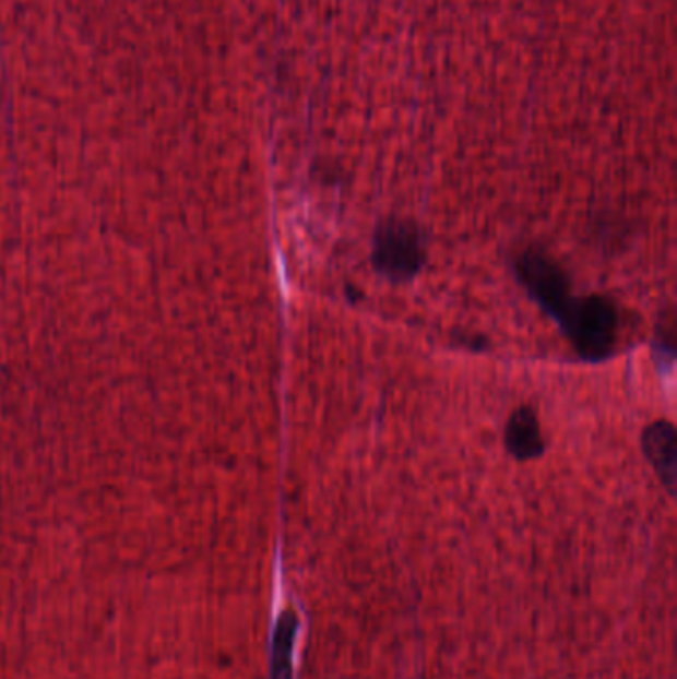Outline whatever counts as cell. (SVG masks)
I'll list each match as a JSON object with an SVG mask.
<instances>
[{
  "label": "cell",
  "instance_id": "cell-1",
  "mask_svg": "<svg viewBox=\"0 0 677 679\" xmlns=\"http://www.w3.org/2000/svg\"><path fill=\"white\" fill-rule=\"evenodd\" d=\"M584 360L608 358L618 340V310L606 296L570 298L557 318Z\"/></svg>",
  "mask_w": 677,
  "mask_h": 679
},
{
  "label": "cell",
  "instance_id": "cell-2",
  "mask_svg": "<svg viewBox=\"0 0 677 679\" xmlns=\"http://www.w3.org/2000/svg\"><path fill=\"white\" fill-rule=\"evenodd\" d=\"M373 269L392 283H407L426 263L424 237L407 219H388L373 233Z\"/></svg>",
  "mask_w": 677,
  "mask_h": 679
},
{
  "label": "cell",
  "instance_id": "cell-3",
  "mask_svg": "<svg viewBox=\"0 0 677 679\" xmlns=\"http://www.w3.org/2000/svg\"><path fill=\"white\" fill-rule=\"evenodd\" d=\"M516 274L524 288L548 314L560 317L570 296L567 273L546 252L528 249L516 259Z\"/></svg>",
  "mask_w": 677,
  "mask_h": 679
},
{
  "label": "cell",
  "instance_id": "cell-4",
  "mask_svg": "<svg viewBox=\"0 0 677 679\" xmlns=\"http://www.w3.org/2000/svg\"><path fill=\"white\" fill-rule=\"evenodd\" d=\"M642 445L645 457L654 465L662 483L672 491L676 483V429L664 419L654 421L645 429Z\"/></svg>",
  "mask_w": 677,
  "mask_h": 679
},
{
  "label": "cell",
  "instance_id": "cell-5",
  "mask_svg": "<svg viewBox=\"0 0 677 679\" xmlns=\"http://www.w3.org/2000/svg\"><path fill=\"white\" fill-rule=\"evenodd\" d=\"M504 445L521 461L535 460L545 451L541 424L531 407H519L511 416L504 429Z\"/></svg>",
  "mask_w": 677,
  "mask_h": 679
}]
</instances>
